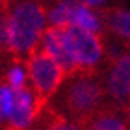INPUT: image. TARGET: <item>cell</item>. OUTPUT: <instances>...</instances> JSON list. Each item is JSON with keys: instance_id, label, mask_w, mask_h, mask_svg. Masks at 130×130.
Here are the masks:
<instances>
[{"instance_id": "6da1fadb", "label": "cell", "mask_w": 130, "mask_h": 130, "mask_svg": "<svg viewBox=\"0 0 130 130\" xmlns=\"http://www.w3.org/2000/svg\"><path fill=\"white\" fill-rule=\"evenodd\" d=\"M46 9L37 2H19L0 13V46L17 56L37 52L46 32Z\"/></svg>"}, {"instance_id": "7a4b0ae2", "label": "cell", "mask_w": 130, "mask_h": 130, "mask_svg": "<svg viewBox=\"0 0 130 130\" xmlns=\"http://www.w3.org/2000/svg\"><path fill=\"white\" fill-rule=\"evenodd\" d=\"M28 78L34 87V93L39 99H46L60 89V86L65 80V71L58 65L52 58H48L45 52H34L26 61Z\"/></svg>"}, {"instance_id": "3957f363", "label": "cell", "mask_w": 130, "mask_h": 130, "mask_svg": "<svg viewBox=\"0 0 130 130\" xmlns=\"http://www.w3.org/2000/svg\"><path fill=\"white\" fill-rule=\"evenodd\" d=\"M63 43L74 69H91L102 58V43L99 35L84 32L80 28L67 26L61 28Z\"/></svg>"}, {"instance_id": "277c9868", "label": "cell", "mask_w": 130, "mask_h": 130, "mask_svg": "<svg viewBox=\"0 0 130 130\" xmlns=\"http://www.w3.org/2000/svg\"><path fill=\"white\" fill-rule=\"evenodd\" d=\"M102 99L100 84L87 74H80L73 78L69 87L65 89V104L74 117H87L97 110Z\"/></svg>"}, {"instance_id": "5b68a950", "label": "cell", "mask_w": 130, "mask_h": 130, "mask_svg": "<svg viewBox=\"0 0 130 130\" xmlns=\"http://www.w3.org/2000/svg\"><path fill=\"white\" fill-rule=\"evenodd\" d=\"M39 111V97L34 93V89H21L15 91V102L11 110L8 126L11 130H28L32 128L35 117Z\"/></svg>"}, {"instance_id": "8992f818", "label": "cell", "mask_w": 130, "mask_h": 130, "mask_svg": "<svg viewBox=\"0 0 130 130\" xmlns=\"http://www.w3.org/2000/svg\"><path fill=\"white\" fill-rule=\"evenodd\" d=\"M41 52H45L48 58H52L60 67L65 71V73H73L74 65L71 61V58L67 54V48H65V43H63V32L61 28H46V32L41 39Z\"/></svg>"}, {"instance_id": "52a82bcc", "label": "cell", "mask_w": 130, "mask_h": 130, "mask_svg": "<svg viewBox=\"0 0 130 130\" xmlns=\"http://www.w3.org/2000/svg\"><path fill=\"white\" fill-rule=\"evenodd\" d=\"M108 91L117 100H126L130 97V52L113 63L108 76Z\"/></svg>"}, {"instance_id": "ba28073f", "label": "cell", "mask_w": 130, "mask_h": 130, "mask_svg": "<svg viewBox=\"0 0 130 130\" xmlns=\"http://www.w3.org/2000/svg\"><path fill=\"white\" fill-rule=\"evenodd\" d=\"M71 26L80 28V30H84V32H89V34L97 35L100 32V28H102V21H100V17L91 8H87L84 2H73Z\"/></svg>"}, {"instance_id": "9c48e42d", "label": "cell", "mask_w": 130, "mask_h": 130, "mask_svg": "<svg viewBox=\"0 0 130 130\" xmlns=\"http://www.w3.org/2000/svg\"><path fill=\"white\" fill-rule=\"evenodd\" d=\"M71 11H73V2H58L50 9H46V24L50 28L71 26Z\"/></svg>"}, {"instance_id": "30bf717a", "label": "cell", "mask_w": 130, "mask_h": 130, "mask_svg": "<svg viewBox=\"0 0 130 130\" xmlns=\"http://www.w3.org/2000/svg\"><path fill=\"white\" fill-rule=\"evenodd\" d=\"M108 26L115 35L130 39V11L128 9H113L108 17Z\"/></svg>"}, {"instance_id": "8fae6325", "label": "cell", "mask_w": 130, "mask_h": 130, "mask_svg": "<svg viewBox=\"0 0 130 130\" xmlns=\"http://www.w3.org/2000/svg\"><path fill=\"white\" fill-rule=\"evenodd\" d=\"M6 80H8L6 84H8L13 91L26 89V84L30 82V78H28L26 63H22V61H15V63L8 69V73H6Z\"/></svg>"}, {"instance_id": "7c38bea8", "label": "cell", "mask_w": 130, "mask_h": 130, "mask_svg": "<svg viewBox=\"0 0 130 130\" xmlns=\"http://www.w3.org/2000/svg\"><path fill=\"white\" fill-rule=\"evenodd\" d=\"M15 102V91L8 84H0V125H8Z\"/></svg>"}, {"instance_id": "4fadbf2b", "label": "cell", "mask_w": 130, "mask_h": 130, "mask_svg": "<svg viewBox=\"0 0 130 130\" xmlns=\"http://www.w3.org/2000/svg\"><path fill=\"white\" fill-rule=\"evenodd\" d=\"M89 130H126V126L115 115H100L91 123Z\"/></svg>"}, {"instance_id": "5bb4252c", "label": "cell", "mask_w": 130, "mask_h": 130, "mask_svg": "<svg viewBox=\"0 0 130 130\" xmlns=\"http://www.w3.org/2000/svg\"><path fill=\"white\" fill-rule=\"evenodd\" d=\"M46 130H84L82 126H78L76 123H73V121H67V119H58V121H54L52 125L46 128Z\"/></svg>"}, {"instance_id": "9a60e30c", "label": "cell", "mask_w": 130, "mask_h": 130, "mask_svg": "<svg viewBox=\"0 0 130 130\" xmlns=\"http://www.w3.org/2000/svg\"><path fill=\"white\" fill-rule=\"evenodd\" d=\"M128 119H130V113H128Z\"/></svg>"}]
</instances>
